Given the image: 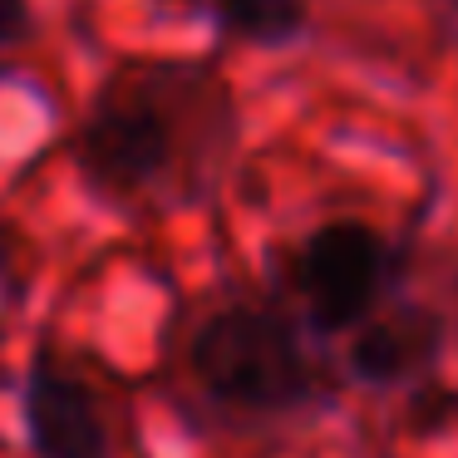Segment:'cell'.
Segmentation results:
<instances>
[{
  "label": "cell",
  "instance_id": "52a82bcc",
  "mask_svg": "<svg viewBox=\"0 0 458 458\" xmlns=\"http://www.w3.org/2000/svg\"><path fill=\"white\" fill-rule=\"evenodd\" d=\"M35 30V11L30 0H0V55L21 50Z\"/></svg>",
  "mask_w": 458,
  "mask_h": 458
},
{
  "label": "cell",
  "instance_id": "5b68a950",
  "mask_svg": "<svg viewBox=\"0 0 458 458\" xmlns=\"http://www.w3.org/2000/svg\"><path fill=\"white\" fill-rule=\"evenodd\" d=\"M21 434L30 458H114V434L94 385L35 345L21 379Z\"/></svg>",
  "mask_w": 458,
  "mask_h": 458
},
{
  "label": "cell",
  "instance_id": "6da1fadb",
  "mask_svg": "<svg viewBox=\"0 0 458 458\" xmlns=\"http://www.w3.org/2000/svg\"><path fill=\"white\" fill-rule=\"evenodd\" d=\"M242 109L208 60H129L99 80L70 133L80 182L99 202H202L227 178Z\"/></svg>",
  "mask_w": 458,
  "mask_h": 458
},
{
  "label": "cell",
  "instance_id": "ba28073f",
  "mask_svg": "<svg viewBox=\"0 0 458 458\" xmlns=\"http://www.w3.org/2000/svg\"><path fill=\"white\" fill-rule=\"evenodd\" d=\"M15 281H21V237L0 217V286H15Z\"/></svg>",
  "mask_w": 458,
  "mask_h": 458
},
{
  "label": "cell",
  "instance_id": "8992f818",
  "mask_svg": "<svg viewBox=\"0 0 458 458\" xmlns=\"http://www.w3.org/2000/svg\"><path fill=\"white\" fill-rule=\"evenodd\" d=\"M192 11L227 45L291 50L310 35V0H192Z\"/></svg>",
  "mask_w": 458,
  "mask_h": 458
},
{
  "label": "cell",
  "instance_id": "7a4b0ae2",
  "mask_svg": "<svg viewBox=\"0 0 458 458\" xmlns=\"http://www.w3.org/2000/svg\"><path fill=\"white\" fill-rule=\"evenodd\" d=\"M192 389L237 424H291L330 404V369L286 296H232L182 345Z\"/></svg>",
  "mask_w": 458,
  "mask_h": 458
},
{
  "label": "cell",
  "instance_id": "9c48e42d",
  "mask_svg": "<svg viewBox=\"0 0 458 458\" xmlns=\"http://www.w3.org/2000/svg\"><path fill=\"white\" fill-rule=\"evenodd\" d=\"M434 5L448 15V25H458V0H434Z\"/></svg>",
  "mask_w": 458,
  "mask_h": 458
},
{
  "label": "cell",
  "instance_id": "277c9868",
  "mask_svg": "<svg viewBox=\"0 0 458 458\" xmlns=\"http://www.w3.org/2000/svg\"><path fill=\"white\" fill-rule=\"evenodd\" d=\"M448 350V316L438 306L399 291L394 301L365 316L345 335V369L350 385L369 389V394H399V389H419L438 375Z\"/></svg>",
  "mask_w": 458,
  "mask_h": 458
},
{
  "label": "cell",
  "instance_id": "3957f363",
  "mask_svg": "<svg viewBox=\"0 0 458 458\" xmlns=\"http://www.w3.org/2000/svg\"><path fill=\"white\" fill-rule=\"evenodd\" d=\"M409 247L365 217L316 222L281 267V296L316 340L350 335L365 316L404 291Z\"/></svg>",
  "mask_w": 458,
  "mask_h": 458
}]
</instances>
